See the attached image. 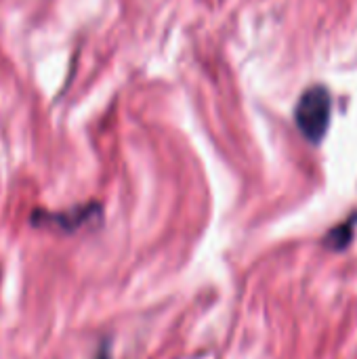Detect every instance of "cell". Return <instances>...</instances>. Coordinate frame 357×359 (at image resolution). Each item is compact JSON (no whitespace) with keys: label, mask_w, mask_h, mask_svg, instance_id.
<instances>
[{"label":"cell","mask_w":357,"mask_h":359,"mask_svg":"<svg viewBox=\"0 0 357 359\" xmlns=\"http://www.w3.org/2000/svg\"><path fill=\"white\" fill-rule=\"evenodd\" d=\"M330 116H332V97L326 86H311L307 88L295 109V120L301 130V135L311 141L320 143L330 126Z\"/></svg>","instance_id":"6da1fadb"},{"label":"cell","mask_w":357,"mask_h":359,"mask_svg":"<svg viewBox=\"0 0 357 359\" xmlns=\"http://www.w3.org/2000/svg\"><path fill=\"white\" fill-rule=\"evenodd\" d=\"M95 215H99V206L90 204V206H80L67 212H44L38 210L32 215V223L34 225H42V227H55L61 231H76L82 225H86Z\"/></svg>","instance_id":"7a4b0ae2"},{"label":"cell","mask_w":357,"mask_h":359,"mask_svg":"<svg viewBox=\"0 0 357 359\" xmlns=\"http://www.w3.org/2000/svg\"><path fill=\"white\" fill-rule=\"evenodd\" d=\"M351 225H353V221H349V223H345V225H341V227L332 229V231L328 233V238H326L328 246H335V248H343V246H347V244H349V240H351Z\"/></svg>","instance_id":"3957f363"},{"label":"cell","mask_w":357,"mask_h":359,"mask_svg":"<svg viewBox=\"0 0 357 359\" xmlns=\"http://www.w3.org/2000/svg\"><path fill=\"white\" fill-rule=\"evenodd\" d=\"M95 359H112V355H109V345H107V343L101 345V349H99V353H97V358Z\"/></svg>","instance_id":"277c9868"}]
</instances>
